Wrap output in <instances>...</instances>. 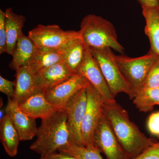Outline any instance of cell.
<instances>
[{"mask_svg":"<svg viewBox=\"0 0 159 159\" xmlns=\"http://www.w3.org/2000/svg\"><path fill=\"white\" fill-rule=\"evenodd\" d=\"M87 47L82 37L72 40L58 51L70 70L77 74L85 55Z\"/></svg>","mask_w":159,"mask_h":159,"instance_id":"obj_16","label":"cell"},{"mask_svg":"<svg viewBox=\"0 0 159 159\" xmlns=\"http://www.w3.org/2000/svg\"><path fill=\"white\" fill-rule=\"evenodd\" d=\"M79 31L88 48H110L124 54L125 49L118 42L115 27L101 16L94 14L87 15L81 21Z\"/></svg>","mask_w":159,"mask_h":159,"instance_id":"obj_3","label":"cell"},{"mask_svg":"<svg viewBox=\"0 0 159 159\" xmlns=\"http://www.w3.org/2000/svg\"><path fill=\"white\" fill-rule=\"evenodd\" d=\"M88 48L99 65L113 97L115 98L118 94L124 93L129 99H133L135 94L119 70L111 49Z\"/></svg>","mask_w":159,"mask_h":159,"instance_id":"obj_5","label":"cell"},{"mask_svg":"<svg viewBox=\"0 0 159 159\" xmlns=\"http://www.w3.org/2000/svg\"><path fill=\"white\" fill-rule=\"evenodd\" d=\"M57 151L70 154L78 159H103L101 151L97 145L79 146L70 141Z\"/></svg>","mask_w":159,"mask_h":159,"instance_id":"obj_23","label":"cell"},{"mask_svg":"<svg viewBox=\"0 0 159 159\" xmlns=\"http://www.w3.org/2000/svg\"><path fill=\"white\" fill-rule=\"evenodd\" d=\"M15 90L13 98L18 104L39 92L35 74L28 66L22 67L16 71Z\"/></svg>","mask_w":159,"mask_h":159,"instance_id":"obj_15","label":"cell"},{"mask_svg":"<svg viewBox=\"0 0 159 159\" xmlns=\"http://www.w3.org/2000/svg\"><path fill=\"white\" fill-rule=\"evenodd\" d=\"M74 74L63 60L38 72L35 74L36 84L39 90L44 92Z\"/></svg>","mask_w":159,"mask_h":159,"instance_id":"obj_13","label":"cell"},{"mask_svg":"<svg viewBox=\"0 0 159 159\" xmlns=\"http://www.w3.org/2000/svg\"><path fill=\"white\" fill-rule=\"evenodd\" d=\"M147 127L152 134L159 138V111L153 113L149 116Z\"/></svg>","mask_w":159,"mask_h":159,"instance_id":"obj_28","label":"cell"},{"mask_svg":"<svg viewBox=\"0 0 159 159\" xmlns=\"http://www.w3.org/2000/svg\"><path fill=\"white\" fill-rule=\"evenodd\" d=\"M62 56L57 50L36 48L29 67L34 74L63 61Z\"/></svg>","mask_w":159,"mask_h":159,"instance_id":"obj_21","label":"cell"},{"mask_svg":"<svg viewBox=\"0 0 159 159\" xmlns=\"http://www.w3.org/2000/svg\"><path fill=\"white\" fill-rule=\"evenodd\" d=\"M97 89L104 102L115 100L99 65L87 48L82 64L78 71Z\"/></svg>","mask_w":159,"mask_h":159,"instance_id":"obj_11","label":"cell"},{"mask_svg":"<svg viewBox=\"0 0 159 159\" xmlns=\"http://www.w3.org/2000/svg\"><path fill=\"white\" fill-rule=\"evenodd\" d=\"M87 102L86 88L81 89L66 103L63 109L67 114V124L70 133V141L84 146L81 126Z\"/></svg>","mask_w":159,"mask_h":159,"instance_id":"obj_8","label":"cell"},{"mask_svg":"<svg viewBox=\"0 0 159 159\" xmlns=\"http://www.w3.org/2000/svg\"><path fill=\"white\" fill-rule=\"evenodd\" d=\"M118 67L135 94L143 87L151 69L159 59V57L151 51L138 57L123 55H113Z\"/></svg>","mask_w":159,"mask_h":159,"instance_id":"obj_4","label":"cell"},{"mask_svg":"<svg viewBox=\"0 0 159 159\" xmlns=\"http://www.w3.org/2000/svg\"><path fill=\"white\" fill-rule=\"evenodd\" d=\"M145 20V34L149 39L150 51L159 57V8H142Z\"/></svg>","mask_w":159,"mask_h":159,"instance_id":"obj_20","label":"cell"},{"mask_svg":"<svg viewBox=\"0 0 159 159\" xmlns=\"http://www.w3.org/2000/svg\"><path fill=\"white\" fill-rule=\"evenodd\" d=\"M6 13L0 10V54L7 53V36L6 25Z\"/></svg>","mask_w":159,"mask_h":159,"instance_id":"obj_25","label":"cell"},{"mask_svg":"<svg viewBox=\"0 0 159 159\" xmlns=\"http://www.w3.org/2000/svg\"><path fill=\"white\" fill-rule=\"evenodd\" d=\"M133 103L140 111L147 112L159 105V88H143L135 94Z\"/></svg>","mask_w":159,"mask_h":159,"instance_id":"obj_22","label":"cell"},{"mask_svg":"<svg viewBox=\"0 0 159 159\" xmlns=\"http://www.w3.org/2000/svg\"><path fill=\"white\" fill-rule=\"evenodd\" d=\"M103 114L115 135L130 159L157 142L148 138L129 119L128 112L116 99L104 102Z\"/></svg>","mask_w":159,"mask_h":159,"instance_id":"obj_1","label":"cell"},{"mask_svg":"<svg viewBox=\"0 0 159 159\" xmlns=\"http://www.w3.org/2000/svg\"><path fill=\"white\" fill-rule=\"evenodd\" d=\"M142 8H159V0H138Z\"/></svg>","mask_w":159,"mask_h":159,"instance_id":"obj_30","label":"cell"},{"mask_svg":"<svg viewBox=\"0 0 159 159\" xmlns=\"http://www.w3.org/2000/svg\"><path fill=\"white\" fill-rule=\"evenodd\" d=\"M5 113L19 134L21 141H29L36 136L38 128L35 119L22 110L18 103L11 98H8Z\"/></svg>","mask_w":159,"mask_h":159,"instance_id":"obj_12","label":"cell"},{"mask_svg":"<svg viewBox=\"0 0 159 159\" xmlns=\"http://www.w3.org/2000/svg\"><path fill=\"white\" fill-rule=\"evenodd\" d=\"M41 159H78L70 154L57 151L44 157Z\"/></svg>","mask_w":159,"mask_h":159,"instance_id":"obj_29","label":"cell"},{"mask_svg":"<svg viewBox=\"0 0 159 159\" xmlns=\"http://www.w3.org/2000/svg\"><path fill=\"white\" fill-rule=\"evenodd\" d=\"M89 83L85 77L77 73L43 93L50 103L57 108L63 109L69 99L80 89L86 88Z\"/></svg>","mask_w":159,"mask_h":159,"instance_id":"obj_10","label":"cell"},{"mask_svg":"<svg viewBox=\"0 0 159 159\" xmlns=\"http://www.w3.org/2000/svg\"><path fill=\"white\" fill-rule=\"evenodd\" d=\"M94 141L106 159H130L119 143L103 112L95 130Z\"/></svg>","mask_w":159,"mask_h":159,"instance_id":"obj_9","label":"cell"},{"mask_svg":"<svg viewBox=\"0 0 159 159\" xmlns=\"http://www.w3.org/2000/svg\"><path fill=\"white\" fill-rule=\"evenodd\" d=\"M15 90V82L5 79L0 76V92L5 94L8 98H12Z\"/></svg>","mask_w":159,"mask_h":159,"instance_id":"obj_27","label":"cell"},{"mask_svg":"<svg viewBox=\"0 0 159 159\" xmlns=\"http://www.w3.org/2000/svg\"><path fill=\"white\" fill-rule=\"evenodd\" d=\"M66 113L59 108L45 119L42 120L38 128L36 140L30 146L31 150L41 158L58 151L70 141Z\"/></svg>","mask_w":159,"mask_h":159,"instance_id":"obj_2","label":"cell"},{"mask_svg":"<svg viewBox=\"0 0 159 159\" xmlns=\"http://www.w3.org/2000/svg\"><path fill=\"white\" fill-rule=\"evenodd\" d=\"M0 139L7 155L10 157L16 156L20 138L11 119L6 114L0 121Z\"/></svg>","mask_w":159,"mask_h":159,"instance_id":"obj_19","label":"cell"},{"mask_svg":"<svg viewBox=\"0 0 159 159\" xmlns=\"http://www.w3.org/2000/svg\"><path fill=\"white\" fill-rule=\"evenodd\" d=\"M87 102L83 119L81 132L84 146H93L94 133L103 112L104 101L97 89L89 83L86 87Z\"/></svg>","mask_w":159,"mask_h":159,"instance_id":"obj_7","label":"cell"},{"mask_svg":"<svg viewBox=\"0 0 159 159\" xmlns=\"http://www.w3.org/2000/svg\"><path fill=\"white\" fill-rule=\"evenodd\" d=\"M21 109L34 119H45L58 109L47 99L42 91H39L19 103Z\"/></svg>","mask_w":159,"mask_h":159,"instance_id":"obj_14","label":"cell"},{"mask_svg":"<svg viewBox=\"0 0 159 159\" xmlns=\"http://www.w3.org/2000/svg\"><path fill=\"white\" fill-rule=\"evenodd\" d=\"M5 13L7 53L11 55L19 38L23 34L22 29L26 19L24 16L15 13L10 8H7Z\"/></svg>","mask_w":159,"mask_h":159,"instance_id":"obj_18","label":"cell"},{"mask_svg":"<svg viewBox=\"0 0 159 159\" xmlns=\"http://www.w3.org/2000/svg\"><path fill=\"white\" fill-rule=\"evenodd\" d=\"M132 159H159V141L147 147L140 154Z\"/></svg>","mask_w":159,"mask_h":159,"instance_id":"obj_26","label":"cell"},{"mask_svg":"<svg viewBox=\"0 0 159 159\" xmlns=\"http://www.w3.org/2000/svg\"><path fill=\"white\" fill-rule=\"evenodd\" d=\"M36 47L29 36L23 34L18 39L11 56L9 67L16 71L22 67L29 66L34 56Z\"/></svg>","mask_w":159,"mask_h":159,"instance_id":"obj_17","label":"cell"},{"mask_svg":"<svg viewBox=\"0 0 159 159\" xmlns=\"http://www.w3.org/2000/svg\"><path fill=\"white\" fill-rule=\"evenodd\" d=\"M28 36L36 48L59 51L73 40L81 37L79 31H65L57 25H39Z\"/></svg>","mask_w":159,"mask_h":159,"instance_id":"obj_6","label":"cell"},{"mask_svg":"<svg viewBox=\"0 0 159 159\" xmlns=\"http://www.w3.org/2000/svg\"><path fill=\"white\" fill-rule=\"evenodd\" d=\"M159 88V59L149 71L143 88Z\"/></svg>","mask_w":159,"mask_h":159,"instance_id":"obj_24","label":"cell"}]
</instances>
